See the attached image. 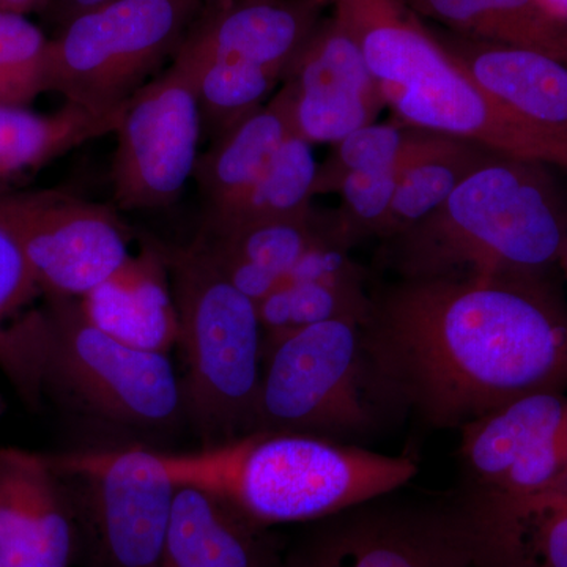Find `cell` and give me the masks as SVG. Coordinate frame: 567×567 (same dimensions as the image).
<instances>
[{
  "mask_svg": "<svg viewBox=\"0 0 567 567\" xmlns=\"http://www.w3.org/2000/svg\"><path fill=\"white\" fill-rule=\"evenodd\" d=\"M524 276L401 279L371 297L377 393L436 427H464L565 371V320Z\"/></svg>",
  "mask_w": 567,
  "mask_h": 567,
  "instance_id": "obj_1",
  "label": "cell"
},
{
  "mask_svg": "<svg viewBox=\"0 0 567 567\" xmlns=\"http://www.w3.org/2000/svg\"><path fill=\"white\" fill-rule=\"evenodd\" d=\"M0 369L18 393L128 432H162L185 415L169 354L134 349L91 322L80 298L43 297L0 333Z\"/></svg>",
  "mask_w": 567,
  "mask_h": 567,
  "instance_id": "obj_2",
  "label": "cell"
},
{
  "mask_svg": "<svg viewBox=\"0 0 567 567\" xmlns=\"http://www.w3.org/2000/svg\"><path fill=\"white\" fill-rule=\"evenodd\" d=\"M159 454L175 483L212 492L267 528L311 524L383 498L417 472L409 457L282 432Z\"/></svg>",
  "mask_w": 567,
  "mask_h": 567,
  "instance_id": "obj_3",
  "label": "cell"
},
{
  "mask_svg": "<svg viewBox=\"0 0 567 567\" xmlns=\"http://www.w3.org/2000/svg\"><path fill=\"white\" fill-rule=\"evenodd\" d=\"M546 164L496 153L427 218L385 241L402 279L529 275L567 241V212Z\"/></svg>",
  "mask_w": 567,
  "mask_h": 567,
  "instance_id": "obj_4",
  "label": "cell"
},
{
  "mask_svg": "<svg viewBox=\"0 0 567 567\" xmlns=\"http://www.w3.org/2000/svg\"><path fill=\"white\" fill-rule=\"evenodd\" d=\"M357 41L386 107L412 128L567 169V142L533 128L470 80L404 0H327Z\"/></svg>",
  "mask_w": 567,
  "mask_h": 567,
  "instance_id": "obj_5",
  "label": "cell"
},
{
  "mask_svg": "<svg viewBox=\"0 0 567 567\" xmlns=\"http://www.w3.org/2000/svg\"><path fill=\"white\" fill-rule=\"evenodd\" d=\"M169 275L185 360V415L204 446L249 434L264 365L256 301L193 244L155 241Z\"/></svg>",
  "mask_w": 567,
  "mask_h": 567,
  "instance_id": "obj_6",
  "label": "cell"
},
{
  "mask_svg": "<svg viewBox=\"0 0 567 567\" xmlns=\"http://www.w3.org/2000/svg\"><path fill=\"white\" fill-rule=\"evenodd\" d=\"M363 327L358 320H330L265 342L251 432L338 442L374 431L377 388Z\"/></svg>",
  "mask_w": 567,
  "mask_h": 567,
  "instance_id": "obj_7",
  "label": "cell"
},
{
  "mask_svg": "<svg viewBox=\"0 0 567 567\" xmlns=\"http://www.w3.org/2000/svg\"><path fill=\"white\" fill-rule=\"evenodd\" d=\"M204 0H114L50 39L47 93L93 114L128 103L185 40Z\"/></svg>",
  "mask_w": 567,
  "mask_h": 567,
  "instance_id": "obj_8",
  "label": "cell"
},
{
  "mask_svg": "<svg viewBox=\"0 0 567 567\" xmlns=\"http://www.w3.org/2000/svg\"><path fill=\"white\" fill-rule=\"evenodd\" d=\"M379 499L311 522L276 567H492L494 518L477 496L456 507Z\"/></svg>",
  "mask_w": 567,
  "mask_h": 567,
  "instance_id": "obj_9",
  "label": "cell"
},
{
  "mask_svg": "<svg viewBox=\"0 0 567 567\" xmlns=\"http://www.w3.org/2000/svg\"><path fill=\"white\" fill-rule=\"evenodd\" d=\"M80 533V567H159L177 483L141 446L44 454Z\"/></svg>",
  "mask_w": 567,
  "mask_h": 567,
  "instance_id": "obj_10",
  "label": "cell"
},
{
  "mask_svg": "<svg viewBox=\"0 0 567 567\" xmlns=\"http://www.w3.org/2000/svg\"><path fill=\"white\" fill-rule=\"evenodd\" d=\"M0 216L24 249L43 297L82 298L132 259L117 213L61 189L0 194Z\"/></svg>",
  "mask_w": 567,
  "mask_h": 567,
  "instance_id": "obj_11",
  "label": "cell"
},
{
  "mask_svg": "<svg viewBox=\"0 0 567 567\" xmlns=\"http://www.w3.org/2000/svg\"><path fill=\"white\" fill-rule=\"evenodd\" d=\"M112 162L123 210H158L181 199L199 162L203 117L192 78L171 63L126 103Z\"/></svg>",
  "mask_w": 567,
  "mask_h": 567,
  "instance_id": "obj_12",
  "label": "cell"
},
{
  "mask_svg": "<svg viewBox=\"0 0 567 567\" xmlns=\"http://www.w3.org/2000/svg\"><path fill=\"white\" fill-rule=\"evenodd\" d=\"M284 81L292 85L295 133L312 145L344 140L386 107L363 52L334 17L320 22Z\"/></svg>",
  "mask_w": 567,
  "mask_h": 567,
  "instance_id": "obj_13",
  "label": "cell"
},
{
  "mask_svg": "<svg viewBox=\"0 0 567 567\" xmlns=\"http://www.w3.org/2000/svg\"><path fill=\"white\" fill-rule=\"evenodd\" d=\"M80 554L69 492L47 456L0 447L3 567H80Z\"/></svg>",
  "mask_w": 567,
  "mask_h": 567,
  "instance_id": "obj_14",
  "label": "cell"
},
{
  "mask_svg": "<svg viewBox=\"0 0 567 567\" xmlns=\"http://www.w3.org/2000/svg\"><path fill=\"white\" fill-rule=\"evenodd\" d=\"M324 7L327 0H216L200 11L174 58L234 59L284 80L322 22Z\"/></svg>",
  "mask_w": 567,
  "mask_h": 567,
  "instance_id": "obj_15",
  "label": "cell"
},
{
  "mask_svg": "<svg viewBox=\"0 0 567 567\" xmlns=\"http://www.w3.org/2000/svg\"><path fill=\"white\" fill-rule=\"evenodd\" d=\"M477 87L533 128L567 142V63L511 44L429 28Z\"/></svg>",
  "mask_w": 567,
  "mask_h": 567,
  "instance_id": "obj_16",
  "label": "cell"
},
{
  "mask_svg": "<svg viewBox=\"0 0 567 567\" xmlns=\"http://www.w3.org/2000/svg\"><path fill=\"white\" fill-rule=\"evenodd\" d=\"M159 567H276L282 546L223 498L177 484Z\"/></svg>",
  "mask_w": 567,
  "mask_h": 567,
  "instance_id": "obj_17",
  "label": "cell"
},
{
  "mask_svg": "<svg viewBox=\"0 0 567 567\" xmlns=\"http://www.w3.org/2000/svg\"><path fill=\"white\" fill-rule=\"evenodd\" d=\"M265 342L284 334L350 319L365 323L371 297L364 274L350 257V249L330 241L306 254L284 281L257 303Z\"/></svg>",
  "mask_w": 567,
  "mask_h": 567,
  "instance_id": "obj_18",
  "label": "cell"
},
{
  "mask_svg": "<svg viewBox=\"0 0 567 567\" xmlns=\"http://www.w3.org/2000/svg\"><path fill=\"white\" fill-rule=\"evenodd\" d=\"M80 301L91 322L123 344L166 354L177 346L169 275L153 240Z\"/></svg>",
  "mask_w": 567,
  "mask_h": 567,
  "instance_id": "obj_19",
  "label": "cell"
},
{
  "mask_svg": "<svg viewBox=\"0 0 567 567\" xmlns=\"http://www.w3.org/2000/svg\"><path fill=\"white\" fill-rule=\"evenodd\" d=\"M346 246L336 230L333 212L315 207L305 215L254 224L194 240L241 290L259 303L301 259L323 244ZM347 248V246H346Z\"/></svg>",
  "mask_w": 567,
  "mask_h": 567,
  "instance_id": "obj_20",
  "label": "cell"
},
{
  "mask_svg": "<svg viewBox=\"0 0 567 567\" xmlns=\"http://www.w3.org/2000/svg\"><path fill=\"white\" fill-rule=\"evenodd\" d=\"M293 133V91L290 82L284 81L260 110L216 137L212 147L200 153L194 181L207 204L205 215L237 203Z\"/></svg>",
  "mask_w": 567,
  "mask_h": 567,
  "instance_id": "obj_21",
  "label": "cell"
},
{
  "mask_svg": "<svg viewBox=\"0 0 567 567\" xmlns=\"http://www.w3.org/2000/svg\"><path fill=\"white\" fill-rule=\"evenodd\" d=\"M461 429L466 470L492 492L518 458L567 434V404L558 395L533 391Z\"/></svg>",
  "mask_w": 567,
  "mask_h": 567,
  "instance_id": "obj_22",
  "label": "cell"
},
{
  "mask_svg": "<svg viewBox=\"0 0 567 567\" xmlns=\"http://www.w3.org/2000/svg\"><path fill=\"white\" fill-rule=\"evenodd\" d=\"M125 106L110 114H93L69 103L50 114L0 106V194L14 192V183L85 142L114 134Z\"/></svg>",
  "mask_w": 567,
  "mask_h": 567,
  "instance_id": "obj_23",
  "label": "cell"
},
{
  "mask_svg": "<svg viewBox=\"0 0 567 567\" xmlns=\"http://www.w3.org/2000/svg\"><path fill=\"white\" fill-rule=\"evenodd\" d=\"M417 17L472 39L544 52L567 63V22L539 0H404Z\"/></svg>",
  "mask_w": 567,
  "mask_h": 567,
  "instance_id": "obj_24",
  "label": "cell"
},
{
  "mask_svg": "<svg viewBox=\"0 0 567 567\" xmlns=\"http://www.w3.org/2000/svg\"><path fill=\"white\" fill-rule=\"evenodd\" d=\"M496 153L476 142L425 134L402 169L379 240H390L423 221Z\"/></svg>",
  "mask_w": 567,
  "mask_h": 567,
  "instance_id": "obj_25",
  "label": "cell"
},
{
  "mask_svg": "<svg viewBox=\"0 0 567 567\" xmlns=\"http://www.w3.org/2000/svg\"><path fill=\"white\" fill-rule=\"evenodd\" d=\"M317 171L319 163L311 142L300 134H290L259 181L237 203L205 215L200 234H227L254 224L305 215L316 197Z\"/></svg>",
  "mask_w": 567,
  "mask_h": 567,
  "instance_id": "obj_26",
  "label": "cell"
},
{
  "mask_svg": "<svg viewBox=\"0 0 567 567\" xmlns=\"http://www.w3.org/2000/svg\"><path fill=\"white\" fill-rule=\"evenodd\" d=\"M173 62L192 78L204 134L212 141L260 110L284 81L274 70L234 59L174 58Z\"/></svg>",
  "mask_w": 567,
  "mask_h": 567,
  "instance_id": "obj_27",
  "label": "cell"
},
{
  "mask_svg": "<svg viewBox=\"0 0 567 567\" xmlns=\"http://www.w3.org/2000/svg\"><path fill=\"white\" fill-rule=\"evenodd\" d=\"M425 133L401 122H374L350 133L336 142L328 158L319 164L316 196L338 194L350 175L402 162Z\"/></svg>",
  "mask_w": 567,
  "mask_h": 567,
  "instance_id": "obj_28",
  "label": "cell"
},
{
  "mask_svg": "<svg viewBox=\"0 0 567 567\" xmlns=\"http://www.w3.org/2000/svg\"><path fill=\"white\" fill-rule=\"evenodd\" d=\"M48 47L24 14L0 10V106L28 107L47 93Z\"/></svg>",
  "mask_w": 567,
  "mask_h": 567,
  "instance_id": "obj_29",
  "label": "cell"
},
{
  "mask_svg": "<svg viewBox=\"0 0 567 567\" xmlns=\"http://www.w3.org/2000/svg\"><path fill=\"white\" fill-rule=\"evenodd\" d=\"M486 495L525 567H567V506H520Z\"/></svg>",
  "mask_w": 567,
  "mask_h": 567,
  "instance_id": "obj_30",
  "label": "cell"
},
{
  "mask_svg": "<svg viewBox=\"0 0 567 567\" xmlns=\"http://www.w3.org/2000/svg\"><path fill=\"white\" fill-rule=\"evenodd\" d=\"M43 300L17 235L0 216V331Z\"/></svg>",
  "mask_w": 567,
  "mask_h": 567,
  "instance_id": "obj_31",
  "label": "cell"
},
{
  "mask_svg": "<svg viewBox=\"0 0 567 567\" xmlns=\"http://www.w3.org/2000/svg\"><path fill=\"white\" fill-rule=\"evenodd\" d=\"M111 2H114V0H50L47 10L51 11L52 17L62 28L63 24L80 17V14L100 9V7Z\"/></svg>",
  "mask_w": 567,
  "mask_h": 567,
  "instance_id": "obj_32",
  "label": "cell"
},
{
  "mask_svg": "<svg viewBox=\"0 0 567 567\" xmlns=\"http://www.w3.org/2000/svg\"><path fill=\"white\" fill-rule=\"evenodd\" d=\"M50 0H0V10L11 13L28 14L32 11L47 10Z\"/></svg>",
  "mask_w": 567,
  "mask_h": 567,
  "instance_id": "obj_33",
  "label": "cell"
},
{
  "mask_svg": "<svg viewBox=\"0 0 567 567\" xmlns=\"http://www.w3.org/2000/svg\"><path fill=\"white\" fill-rule=\"evenodd\" d=\"M492 567H525L522 565L520 559H518L516 551L514 548L509 546L506 539L499 537L498 544H496V551L494 557V563H492Z\"/></svg>",
  "mask_w": 567,
  "mask_h": 567,
  "instance_id": "obj_34",
  "label": "cell"
},
{
  "mask_svg": "<svg viewBox=\"0 0 567 567\" xmlns=\"http://www.w3.org/2000/svg\"><path fill=\"white\" fill-rule=\"evenodd\" d=\"M539 2L548 14L567 22V0H539Z\"/></svg>",
  "mask_w": 567,
  "mask_h": 567,
  "instance_id": "obj_35",
  "label": "cell"
},
{
  "mask_svg": "<svg viewBox=\"0 0 567 567\" xmlns=\"http://www.w3.org/2000/svg\"><path fill=\"white\" fill-rule=\"evenodd\" d=\"M559 260H561L563 265H565L567 271V241L565 244V248H563L561 256H559Z\"/></svg>",
  "mask_w": 567,
  "mask_h": 567,
  "instance_id": "obj_36",
  "label": "cell"
},
{
  "mask_svg": "<svg viewBox=\"0 0 567 567\" xmlns=\"http://www.w3.org/2000/svg\"><path fill=\"white\" fill-rule=\"evenodd\" d=\"M3 412H6V402H3L2 394H0V417H2Z\"/></svg>",
  "mask_w": 567,
  "mask_h": 567,
  "instance_id": "obj_37",
  "label": "cell"
},
{
  "mask_svg": "<svg viewBox=\"0 0 567 567\" xmlns=\"http://www.w3.org/2000/svg\"><path fill=\"white\" fill-rule=\"evenodd\" d=\"M224 2H244V0H224Z\"/></svg>",
  "mask_w": 567,
  "mask_h": 567,
  "instance_id": "obj_38",
  "label": "cell"
},
{
  "mask_svg": "<svg viewBox=\"0 0 567 567\" xmlns=\"http://www.w3.org/2000/svg\"><path fill=\"white\" fill-rule=\"evenodd\" d=\"M0 567H3L2 561H0Z\"/></svg>",
  "mask_w": 567,
  "mask_h": 567,
  "instance_id": "obj_39",
  "label": "cell"
}]
</instances>
